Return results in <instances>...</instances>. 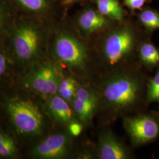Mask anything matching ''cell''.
I'll list each match as a JSON object with an SVG mask.
<instances>
[{
	"label": "cell",
	"instance_id": "7",
	"mask_svg": "<svg viewBox=\"0 0 159 159\" xmlns=\"http://www.w3.org/2000/svg\"><path fill=\"white\" fill-rule=\"evenodd\" d=\"M131 148H140L159 139V111L147 110L122 119Z\"/></svg>",
	"mask_w": 159,
	"mask_h": 159
},
{
	"label": "cell",
	"instance_id": "18",
	"mask_svg": "<svg viewBox=\"0 0 159 159\" xmlns=\"http://www.w3.org/2000/svg\"><path fill=\"white\" fill-rule=\"evenodd\" d=\"M80 83L70 74H64L60 81L57 94L71 106Z\"/></svg>",
	"mask_w": 159,
	"mask_h": 159
},
{
	"label": "cell",
	"instance_id": "4",
	"mask_svg": "<svg viewBox=\"0 0 159 159\" xmlns=\"http://www.w3.org/2000/svg\"><path fill=\"white\" fill-rule=\"evenodd\" d=\"M53 21L17 13L10 29L2 41L7 54L24 64L35 63L48 58L50 37Z\"/></svg>",
	"mask_w": 159,
	"mask_h": 159
},
{
	"label": "cell",
	"instance_id": "13",
	"mask_svg": "<svg viewBox=\"0 0 159 159\" xmlns=\"http://www.w3.org/2000/svg\"><path fill=\"white\" fill-rule=\"evenodd\" d=\"M46 105L51 119L62 127H67L71 122L78 120L71 106L58 94L46 100Z\"/></svg>",
	"mask_w": 159,
	"mask_h": 159
},
{
	"label": "cell",
	"instance_id": "8",
	"mask_svg": "<svg viewBox=\"0 0 159 159\" xmlns=\"http://www.w3.org/2000/svg\"><path fill=\"white\" fill-rule=\"evenodd\" d=\"M74 138L67 127L65 130L47 136L34 147L31 154L37 159H67L72 156L78 159L83 145L76 147Z\"/></svg>",
	"mask_w": 159,
	"mask_h": 159
},
{
	"label": "cell",
	"instance_id": "17",
	"mask_svg": "<svg viewBox=\"0 0 159 159\" xmlns=\"http://www.w3.org/2000/svg\"><path fill=\"white\" fill-rule=\"evenodd\" d=\"M17 15V12L7 0H0V41L6 37Z\"/></svg>",
	"mask_w": 159,
	"mask_h": 159
},
{
	"label": "cell",
	"instance_id": "6",
	"mask_svg": "<svg viewBox=\"0 0 159 159\" xmlns=\"http://www.w3.org/2000/svg\"><path fill=\"white\" fill-rule=\"evenodd\" d=\"M63 72L60 66L50 58L34 63L25 75L24 83L31 90L45 100L57 94Z\"/></svg>",
	"mask_w": 159,
	"mask_h": 159
},
{
	"label": "cell",
	"instance_id": "22",
	"mask_svg": "<svg viewBox=\"0 0 159 159\" xmlns=\"http://www.w3.org/2000/svg\"><path fill=\"white\" fill-rule=\"evenodd\" d=\"M8 66V54L2 41H0V77H2Z\"/></svg>",
	"mask_w": 159,
	"mask_h": 159
},
{
	"label": "cell",
	"instance_id": "12",
	"mask_svg": "<svg viewBox=\"0 0 159 159\" xmlns=\"http://www.w3.org/2000/svg\"><path fill=\"white\" fill-rule=\"evenodd\" d=\"M17 13L54 21L63 16L65 11L59 0H7Z\"/></svg>",
	"mask_w": 159,
	"mask_h": 159
},
{
	"label": "cell",
	"instance_id": "1",
	"mask_svg": "<svg viewBox=\"0 0 159 159\" xmlns=\"http://www.w3.org/2000/svg\"><path fill=\"white\" fill-rule=\"evenodd\" d=\"M148 78L139 63L99 75L91 84L98 96V127L147 110Z\"/></svg>",
	"mask_w": 159,
	"mask_h": 159
},
{
	"label": "cell",
	"instance_id": "20",
	"mask_svg": "<svg viewBox=\"0 0 159 159\" xmlns=\"http://www.w3.org/2000/svg\"><path fill=\"white\" fill-rule=\"evenodd\" d=\"M17 148L11 137L0 131V158H9L17 154Z\"/></svg>",
	"mask_w": 159,
	"mask_h": 159
},
{
	"label": "cell",
	"instance_id": "15",
	"mask_svg": "<svg viewBox=\"0 0 159 159\" xmlns=\"http://www.w3.org/2000/svg\"><path fill=\"white\" fill-rule=\"evenodd\" d=\"M91 2L102 14L115 21H122L129 16L121 0H91Z\"/></svg>",
	"mask_w": 159,
	"mask_h": 159
},
{
	"label": "cell",
	"instance_id": "5",
	"mask_svg": "<svg viewBox=\"0 0 159 159\" xmlns=\"http://www.w3.org/2000/svg\"><path fill=\"white\" fill-rule=\"evenodd\" d=\"M12 125L25 136H39L44 131L45 119L40 108L28 99L13 98L7 104Z\"/></svg>",
	"mask_w": 159,
	"mask_h": 159
},
{
	"label": "cell",
	"instance_id": "16",
	"mask_svg": "<svg viewBox=\"0 0 159 159\" xmlns=\"http://www.w3.org/2000/svg\"><path fill=\"white\" fill-rule=\"evenodd\" d=\"M134 16L147 34L152 35L156 31L159 30V11L157 10L148 5L136 12Z\"/></svg>",
	"mask_w": 159,
	"mask_h": 159
},
{
	"label": "cell",
	"instance_id": "14",
	"mask_svg": "<svg viewBox=\"0 0 159 159\" xmlns=\"http://www.w3.org/2000/svg\"><path fill=\"white\" fill-rule=\"evenodd\" d=\"M148 35L140 43L137 52V61L148 72H153L159 67V48Z\"/></svg>",
	"mask_w": 159,
	"mask_h": 159
},
{
	"label": "cell",
	"instance_id": "19",
	"mask_svg": "<svg viewBox=\"0 0 159 159\" xmlns=\"http://www.w3.org/2000/svg\"><path fill=\"white\" fill-rule=\"evenodd\" d=\"M153 75L149 77L146 89V101L149 106L156 102L159 106V67L155 70Z\"/></svg>",
	"mask_w": 159,
	"mask_h": 159
},
{
	"label": "cell",
	"instance_id": "24",
	"mask_svg": "<svg viewBox=\"0 0 159 159\" xmlns=\"http://www.w3.org/2000/svg\"><path fill=\"white\" fill-rule=\"evenodd\" d=\"M91 0H59L60 6L65 11H68L69 9L76 4L83 6Z\"/></svg>",
	"mask_w": 159,
	"mask_h": 159
},
{
	"label": "cell",
	"instance_id": "9",
	"mask_svg": "<svg viewBox=\"0 0 159 159\" xmlns=\"http://www.w3.org/2000/svg\"><path fill=\"white\" fill-rule=\"evenodd\" d=\"M71 18L80 34L91 40L117 22L102 14L91 1L81 6Z\"/></svg>",
	"mask_w": 159,
	"mask_h": 159
},
{
	"label": "cell",
	"instance_id": "11",
	"mask_svg": "<svg viewBox=\"0 0 159 159\" xmlns=\"http://www.w3.org/2000/svg\"><path fill=\"white\" fill-rule=\"evenodd\" d=\"M71 107L77 119L85 129L93 125L98 111V100L96 91L92 84H80Z\"/></svg>",
	"mask_w": 159,
	"mask_h": 159
},
{
	"label": "cell",
	"instance_id": "2",
	"mask_svg": "<svg viewBox=\"0 0 159 159\" xmlns=\"http://www.w3.org/2000/svg\"><path fill=\"white\" fill-rule=\"evenodd\" d=\"M48 54L60 67L67 68L80 84H91L100 75L92 40L80 34L68 12L52 23Z\"/></svg>",
	"mask_w": 159,
	"mask_h": 159
},
{
	"label": "cell",
	"instance_id": "10",
	"mask_svg": "<svg viewBox=\"0 0 159 159\" xmlns=\"http://www.w3.org/2000/svg\"><path fill=\"white\" fill-rule=\"evenodd\" d=\"M94 144L96 159H133L135 155L129 146L112 130L110 125L99 127Z\"/></svg>",
	"mask_w": 159,
	"mask_h": 159
},
{
	"label": "cell",
	"instance_id": "3",
	"mask_svg": "<svg viewBox=\"0 0 159 159\" xmlns=\"http://www.w3.org/2000/svg\"><path fill=\"white\" fill-rule=\"evenodd\" d=\"M148 35L131 15L116 22L92 41L96 52L100 75L136 64L140 43Z\"/></svg>",
	"mask_w": 159,
	"mask_h": 159
},
{
	"label": "cell",
	"instance_id": "23",
	"mask_svg": "<svg viewBox=\"0 0 159 159\" xmlns=\"http://www.w3.org/2000/svg\"><path fill=\"white\" fill-rule=\"evenodd\" d=\"M67 129L69 133L73 136L77 137L81 135L83 131L85 129V128L83 124L80 122L79 120H75L71 122L70 124H69V125L67 126Z\"/></svg>",
	"mask_w": 159,
	"mask_h": 159
},
{
	"label": "cell",
	"instance_id": "21",
	"mask_svg": "<svg viewBox=\"0 0 159 159\" xmlns=\"http://www.w3.org/2000/svg\"><path fill=\"white\" fill-rule=\"evenodd\" d=\"M121 1L129 14L134 16L136 12L150 4L152 0H121Z\"/></svg>",
	"mask_w": 159,
	"mask_h": 159
}]
</instances>
